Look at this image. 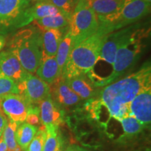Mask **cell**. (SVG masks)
I'll list each match as a JSON object with an SVG mask.
<instances>
[{"label": "cell", "mask_w": 151, "mask_h": 151, "mask_svg": "<svg viewBox=\"0 0 151 151\" xmlns=\"http://www.w3.org/2000/svg\"><path fill=\"white\" fill-rule=\"evenodd\" d=\"M151 86L150 62H146L139 70L107 85L96 97L106 108L111 118L120 122L129 116V106L136 95Z\"/></svg>", "instance_id": "obj_1"}, {"label": "cell", "mask_w": 151, "mask_h": 151, "mask_svg": "<svg viewBox=\"0 0 151 151\" xmlns=\"http://www.w3.org/2000/svg\"><path fill=\"white\" fill-rule=\"evenodd\" d=\"M109 33L111 32L108 28L99 23L95 33L73 47L64 67L61 78L65 80L88 74L95 65L105 37Z\"/></svg>", "instance_id": "obj_2"}, {"label": "cell", "mask_w": 151, "mask_h": 151, "mask_svg": "<svg viewBox=\"0 0 151 151\" xmlns=\"http://www.w3.org/2000/svg\"><path fill=\"white\" fill-rule=\"evenodd\" d=\"M8 48L16 56L24 70L32 74L36 73L43 57L40 30L35 26L19 30L11 39Z\"/></svg>", "instance_id": "obj_3"}, {"label": "cell", "mask_w": 151, "mask_h": 151, "mask_svg": "<svg viewBox=\"0 0 151 151\" xmlns=\"http://www.w3.org/2000/svg\"><path fill=\"white\" fill-rule=\"evenodd\" d=\"M150 27L141 26L137 32L118 49L112 72L104 81L101 88L120 78L137 62L143 51L144 41L150 35Z\"/></svg>", "instance_id": "obj_4"}, {"label": "cell", "mask_w": 151, "mask_h": 151, "mask_svg": "<svg viewBox=\"0 0 151 151\" xmlns=\"http://www.w3.org/2000/svg\"><path fill=\"white\" fill-rule=\"evenodd\" d=\"M99 26L98 17L88 0H78L68 25L67 32L72 37L73 47L95 33Z\"/></svg>", "instance_id": "obj_5"}, {"label": "cell", "mask_w": 151, "mask_h": 151, "mask_svg": "<svg viewBox=\"0 0 151 151\" xmlns=\"http://www.w3.org/2000/svg\"><path fill=\"white\" fill-rule=\"evenodd\" d=\"M150 7L144 0H122L120 6L113 14L99 19L111 32L122 29L146 16L150 12Z\"/></svg>", "instance_id": "obj_6"}, {"label": "cell", "mask_w": 151, "mask_h": 151, "mask_svg": "<svg viewBox=\"0 0 151 151\" xmlns=\"http://www.w3.org/2000/svg\"><path fill=\"white\" fill-rule=\"evenodd\" d=\"M141 26L140 24L135 23L108 34L101 46L99 58L90 71H97L103 66H108L113 70L118 49L137 32Z\"/></svg>", "instance_id": "obj_7"}, {"label": "cell", "mask_w": 151, "mask_h": 151, "mask_svg": "<svg viewBox=\"0 0 151 151\" xmlns=\"http://www.w3.org/2000/svg\"><path fill=\"white\" fill-rule=\"evenodd\" d=\"M19 94L30 105H39L43 99L51 95V88L37 76L27 73L24 80L18 83Z\"/></svg>", "instance_id": "obj_8"}, {"label": "cell", "mask_w": 151, "mask_h": 151, "mask_svg": "<svg viewBox=\"0 0 151 151\" xmlns=\"http://www.w3.org/2000/svg\"><path fill=\"white\" fill-rule=\"evenodd\" d=\"M25 9L22 0H0V35L4 36L17 29Z\"/></svg>", "instance_id": "obj_9"}, {"label": "cell", "mask_w": 151, "mask_h": 151, "mask_svg": "<svg viewBox=\"0 0 151 151\" xmlns=\"http://www.w3.org/2000/svg\"><path fill=\"white\" fill-rule=\"evenodd\" d=\"M30 106L32 105L19 94L0 97V111L11 120L18 123L25 121Z\"/></svg>", "instance_id": "obj_10"}, {"label": "cell", "mask_w": 151, "mask_h": 151, "mask_svg": "<svg viewBox=\"0 0 151 151\" xmlns=\"http://www.w3.org/2000/svg\"><path fill=\"white\" fill-rule=\"evenodd\" d=\"M129 116L135 118L145 127L151 122V86H147L138 93L129 106Z\"/></svg>", "instance_id": "obj_11"}, {"label": "cell", "mask_w": 151, "mask_h": 151, "mask_svg": "<svg viewBox=\"0 0 151 151\" xmlns=\"http://www.w3.org/2000/svg\"><path fill=\"white\" fill-rule=\"evenodd\" d=\"M60 12L61 11L48 0L36 3L24 9L17 25V29L26 27L37 19L51 16Z\"/></svg>", "instance_id": "obj_12"}, {"label": "cell", "mask_w": 151, "mask_h": 151, "mask_svg": "<svg viewBox=\"0 0 151 151\" xmlns=\"http://www.w3.org/2000/svg\"><path fill=\"white\" fill-rule=\"evenodd\" d=\"M0 71L19 83L24 80L27 72L16 56L10 50L0 52Z\"/></svg>", "instance_id": "obj_13"}, {"label": "cell", "mask_w": 151, "mask_h": 151, "mask_svg": "<svg viewBox=\"0 0 151 151\" xmlns=\"http://www.w3.org/2000/svg\"><path fill=\"white\" fill-rule=\"evenodd\" d=\"M51 86V93L53 94L55 102L58 106L70 108L78 106L83 101L62 78H60Z\"/></svg>", "instance_id": "obj_14"}, {"label": "cell", "mask_w": 151, "mask_h": 151, "mask_svg": "<svg viewBox=\"0 0 151 151\" xmlns=\"http://www.w3.org/2000/svg\"><path fill=\"white\" fill-rule=\"evenodd\" d=\"M65 81L82 100H89L97 97L100 90L87 74L65 79Z\"/></svg>", "instance_id": "obj_15"}, {"label": "cell", "mask_w": 151, "mask_h": 151, "mask_svg": "<svg viewBox=\"0 0 151 151\" xmlns=\"http://www.w3.org/2000/svg\"><path fill=\"white\" fill-rule=\"evenodd\" d=\"M36 73L39 78L49 86L55 83L58 79L61 78L62 76L55 56L49 57L43 53L42 60Z\"/></svg>", "instance_id": "obj_16"}, {"label": "cell", "mask_w": 151, "mask_h": 151, "mask_svg": "<svg viewBox=\"0 0 151 151\" xmlns=\"http://www.w3.org/2000/svg\"><path fill=\"white\" fill-rule=\"evenodd\" d=\"M41 121L44 126L48 124L59 125L61 122L62 116L59 106L52 99V95L43 99L39 104Z\"/></svg>", "instance_id": "obj_17"}, {"label": "cell", "mask_w": 151, "mask_h": 151, "mask_svg": "<svg viewBox=\"0 0 151 151\" xmlns=\"http://www.w3.org/2000/svg\"><path fill=\"white\" fill-rule=\"evenodd\" d=\"M63 29H51L41 32L43 54L49 57L55 56L58 46L65 36Z\"/></svg>", "instance_id": "obj_18"}, {"label": "cell", "mask_w": 151, "mask_h": 151, "mask_svg": "<svg viewBox=\"0 0 151 151\" xmlns=\"http://www.w3.org/2000/svg\"><path fill=\"white\" fill-rule=\"evenodd\" d=\"M70 17L60 12L42 18L37 19L32 22L34 26L41 32L51 29H63L69 25Z\"/></svg>", "instance_id": "obj_19"}, {"label": "cell", "mask_w": 151, "mask_h": 151, "mask_svg": "<svg viewBox=\"0 0 151 151\" xmlns=\"http://www.w3.org/2000/svg\"><path fill=\"white\" fill-rule=\"evenodd\" d=\"M98 19L104 18L118 10L122 0H88Z\"/></svg>", "instance_id": "obj_20"}, {"label": "cell", "mask_w": 151, "mask_h": 151, "mask_svg": "<svg viewBox=\"0 0 151 151\" xmlns=\"http://www.w3.org/2000/svg\"><path fill=\"white\" fill-rule=\"evenodd\" d=\"M38 130L37 126L27 122H22L16 131V140L22 150L25 151Z\"/></svg>", "instance_id": "obj_21"}, {"label": "cell", "mask_w": 151, "mask_h": 151, "mask_svg": "<svg viewBox=\"0 0 151 151\" xmlns=\"http://www.w3.org/2000/svg\"><path fill=\"white\" fill-rule=\"evenodd\" d=\"M73 48V41L72 37H71L70 34L67 32V34L64 36L63 39L60 42L57 50L55 58L59 66V69L61 74L63 71L66 62L68 59L69 54Z\"/></svg>", "instance_id": "obj_22"}, {"label": "cell", "mask_w": 151, "mask_h": 151, "mask_svg": "<svg viewBox=\"0 0 151 151\" xmlns=\"http://www.w3.org/2000/svg\"><path fill=\"white\" fill-rule=\"evenodd\" d=\"M20 123L9 120L2 134V137L7 146V151H21L16 140V131Z\"/></svg>", "instance_id": "obj_23"}, {"label": "cell", "mask_w": 151, "mask_h": 151, "mask_svg": "<svg viewBox=\"0 0 151 151\" xmlns=\"http://www.w3.org/2000/svg\"><path fill=\"white\" fill-rule=\"evenodd\" d=\"M121 122L124 134L122 137L124 139H132L141 133L145 127L139 120L132 116L126 117L120 121Z\"/></svg>", "instance_id": "obj_24"}, {"label": "cell", "mask_w": 151, "mask_h": 151, "mask_svg": "<svg viewBox=\"0 0 151 151\" xmlns=\"http://www.w3.org/2000/svg\"><path fill=\"white\" fill-rule=\"evenodd\" d=\"M46 137L43 151H55L58 143L62 140L58 132V126L48 124L45 126Z\"/></svg>", "instance_id": "obj_25"}, {"label": "cell", "mask_w": 151, "mask_h": 151, "mask_svg": "<svg viewBox=\"0 0 151 151\" xmlns=\"http://www.w3.org/2000/svg\"><path fill=\"white\" fill-rule=\"evenodd\" d=\"M19 94L18 83L0 71V97Z\"/></svg>", "instance_id": "obj_26"}, {"label": "cell", "mask_w": 151, "mask_h": 151, "mask_svg": "<svg viewBox=\"0 0 151 151\" xmlns=\"http://www.w3.org/2000/svg\"><path fill=\"white\" fill-rule=\"evenodd\" d=\"M46 137L45 129H38L35 136L25 151H43Z\"/></svg>", "instance_id": "obj_27"}, {"label": "cell", "mask_w": 151, "mask_h": 151, "mask_svg": "<svg viewBox=\"0 0 151 151\" xmlns=\"http://www.w3.org/2000/svg\"><path fill=\"white\" fill-rule=\"evenodd\" d=\"M62 13L71 17L78 0H48Z\"/></svg>", "instance_id": "obj_28"}, {"label": "cell", "mask_w": 151, "mask_h": 151, "mask_svg": "<svg viewBox=\"0 0 151 151\" xmlns=\"http://www.w3.org/2000/svg\"><path fill=\"white\" fill-rule=\"evenodd\" d=\"M8 123V120L1 111H0V134H2L6 126Z\"/></svg>", "instance_id": "obj_29"}, {"label": "cell", "mask_w": 151, "mask_h": 151, "mask_svg": "<svg viewBox=\"0 0 151 151\" xmlns=\"http://www.w3.org/2000/svg\"><path fill=\"white\" fill-rule=\"evenodd\" d=\"M65 151H83V148H81L79 146L77 145H71V146H68Z\"/></svg>", "instance_id": "obj_30"}, {"label": "cell", "mask_w": 151, "mask_h": 151, "mask_svg": "<svg viewBox=\"0 0 151 151\" xmlns=\"http://www.w3.org/2000/svg\"><path fill=\"white\" fill-rule=\"evenodd\" d=\"M45 1V0H22L24 4H25L26 6L29 7V6L35 4L37 3V2H40V1Z\"/></svg>", "instance_id": "obj_31"}, {"label": "cell", "mask_w": 151, "mask_h": 151, "mask_svg": "<svg viewBox=\"0 0 151 151\" xmlns=\"http://www.w3.org/2000/svg\"><path fill=\"white\" fill-rule=\"evenodd\" d=\"M8 148H7V146L4 140L2 135H1V138H0V151H7Z\"/></svg>", "instance_id": "obj_32"}, {"label": "cell", "mask_w": 151, "mask_h": 151, "mask_svg": "<svg viewBox=\"0 0 151 151\" xmlns=\"http://www.w3.org/2000/svg\"><path fill=\"white\" fill-rule=\"evenodd\" d=\"M6 37L4 35H0V52L1 51V50L4 48L6 46Z\"/></svg>", "instance_id": "obj_33"}, {"label": "cell", "mask_w": 151, "mask_h": 151, "mask_svg": "<svg viewBox=\"0 0 151 151\" xmlns=\"http://www.w3.org/2000/svg\"><path fill=\"white\" fill-rule=\"evenodd\" d=\"M62 140H61L60 141V143H58V146H57V148H55V151H62Z\"/></svg>", "instance_id": "obj_34"}, {"label": "cell", "mask_w": 151, "mask_h": 151, "mask_svg": "<svg viewBox=\"0 0 151 151\" xmlns=\"http://www.w3.org/2000/svg\"><path fill=\"white\" fill-rule=\"evenodd\" d=\"M145 1H146V3L148 4V6H151V0H144Z\"/></svg>", "instance_id": "obj_35"}, {"label": "cell", "mask_w": 151, "mask_h": 151, "mask_svg": "<svg viewBox=\"0 0 151 151\" xmlns=\"http://www.w3.org/2000/svg\"><path fill=\"white\" fill-rule=\"evenodd\" d=\"M83 151H90V150H86V149H83Z\"/></svg>", "instance_id": "obj_36"}, {"label": "cell", "mask_w": 151, "mask_h": 151, "mask_svg": "<svg viewBox=\"0 0 151 151\" xmlns=\"http://www.w3.org/2000/svg\"><path fill=\"white\" fill-rule=\"evenodd\" d=\"M1 135H2V134H0V138H1Z\"/></svg>", "instance_id": "obj_37"}]
</instances>
